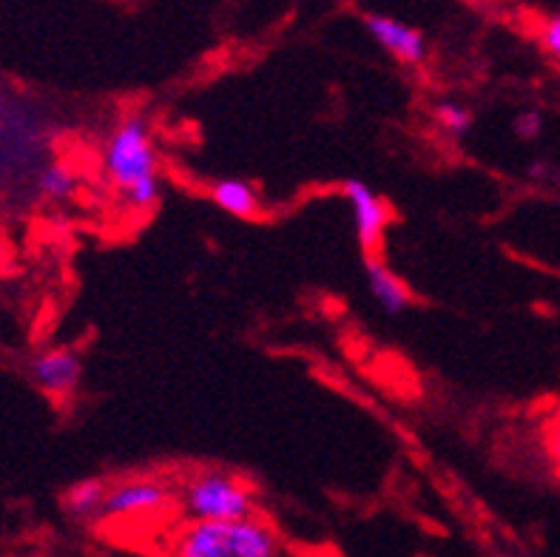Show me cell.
<instances>
[{
  "label": "cell",
  "mask_w": 560,
  "mask_h": 557,
  "mask_svg": "<svg viewBox=\"0 0 560 557\" xmlns=\"http://www.w3.org/2000/svg\"><path fill=\"white\" fill-rule=\"evenodd\" d=\"M364 279H368L370 297L376 299L378 307H382L384 313L396 316V313L407 311V304H410V290H407L405 282H401L384 262H378L376 256L364 259Z\"/></svg>",
  "instance_id": "ba28073f"
},
{
  "label": "cell",
  "mask_w": 560,
  "mask_h": 557,
  "mask_svg": "<svg viewBox=\"0 0 560 557\" xmlns=\"http://www.w3.org/2000/svg\"><path fill=\"white\" fill-rule=\"evenodd\" d=\"M364 28L370 37L382 46L390 57H396L398 63L419 66L427 57V40L424 32H419L410 23L390 18V14H364Z\"/></svg>",
  "instance_id": "277c9868"
},
{
  "label": "cell",
  "mask_w": 560,
  "mask_h": 557,
  "mask_svg": "<svg viewBox=\"0 0 560 557\" xmlns=\"http://www.w3.org/2000/svg\"><path fill=\"white\" fill-rule=\"evenodd\" d=\"M515 131H518V137H524V140H535V137L544 131V117H540L538 112H521L518 117H515Z\"/></svg>",
  "instance_id": "5bb4252c"
},
{
  "label": "cell",
  "mask_w": 560,
  "mask_h": 557,
  "mask_svg": "<svg viewBox=\"0 0 560 557\" xmlns=\"http://www.w3.org/2000/svg\"><path fill=\"white\" fill-rule=\"evenodd\" d=\"M78 188V177H74V171L63 163H51L40 171V177H37V190H40L46 199H69Z\"/></svg>",
  "instance_id": "8fae6325"
},
{
  "label": "cell",
  "mask_w": 560,
  "mask_h": 557,
  "mask_svg": "<svg viewBox=\"0 0 560 557\" xmlns=\"http://www.w3.org/2000/svg\"><path fill=\"white\" fill-rule=\"evenodd\" d=\"M544 444H547V452H549V459H552L555 469L560 473V416L547 427V438H544Z\"/></svg>",
  "instance_id": "9a60e30c"
},
{
  "label": "cell",
  "mask_w": 560,
  "mask_h": 557,
  "mask_svg": "<svg viewBox=\"0 0 560 557\" xmlns=\"http://www.w3.org/2000/svg\"><path fill=\"white\" fill-rule=\"evenodd\" d=\"M435 123H439L447 135L453 137H464L472 128V112L462 103H441L435 108Z\"/></svg>",
  "instance_id": "7c38bea8"
},
{
  "label": "cell",
  "mask_w": 560,
  "mask_h": 557,
  "mask_svg": "<svg viewBox=\"0 0 560 557\" xmlns=\"http://www.w3.org/2000/svg\"><path fill=\"white\" fill-rule=\"evenodd\" d=\"M28 375L46 393L69 395L83 379V359L71 347H55V350L35 356Z\"/></svg>",
  "instance_id": "52a82bcc"
},
{
  "label": "cell",
  "mask_w": 560,
  "mask_h": 557,
  "mask_svg": "<svg viewBox=\"0 0 560 557\" xmlns=\"http://www.w3.org/2000/svg\"><path fill=\"white\" fill-rule=\"evenodd\" d=\"M211 199L231 217L250 219L259 211V194L245 179H217L211 185Z\"/></svg>",
  "instance_id": "9c48e42d"
},
{
  "label": "cell",
  "mask_w": 560,
  "mask_h": 557,
  "mask_svg": "<svg viewBox=\"0 0 560 557\" xmlns=\"http://www.w3.org/2000/svg\"><path fill=\"white\" fill-rule=\"evenodd\" d=\"M345 199H348L350 211H353L355 236H359L362 247L373 251L382 242V233L387 228L390 213H387L376 190L370 188L368 183H362V179H348L345 183Z\"/></svg>",
  "instance_id": "8992f818"
},
{
  "label": "cell",
  "mask_w": 560,
  "mask_h": 557,
  "mask_svg": "<svg viewBox=\"0 0 560 557\" xmlns=\"http://www.w3.org/2000/svg\"><path fill=\"white\" fill-rule=\"evenodd\" d=\"M540 43H544V49L560 60V12L552 14L544 26H540Z\"/></svg>",
  "instance_id": "4fadbf2b"
},
{
  "label": "cell",
  "mask_w": 560,
  "mask_h": 557,
  "mask_svg": "<svg viewBox=\"0 0 560 557\" xmlns=\"http://www.w3.org/2000/svg\"><path fill=\"white\" fill-rule=\"evenodd\" d=\"M183 509L191 521H245L256 518V495L231 475L202 473L183 487Z\"/></svg>",
  "instance_id": "3957f363"
},
{
  "label": "cell",
  "mask_w": 560,
  "mask_h": 557,
  "mask_svg": "<svg viewBox=\"0 0 560 557\" xmlns=\"http://www.w3.org/2000/svg\"><path fill=\"white\" fill-rule=\"evenodd\" d=\"M108 498V487L103 480H80L66 492V512L80 521H92L103 515Z\"/></svg>",
  "instance_id": "30bf717a"
},
{
  "label": "cell",
  "mask_w": 560,
  "mask_h": 557,
  "mask_svg": "<svg viewBox=\"0 0 560 557\" xmlns=\"http://www.w3.org/2000/svg\"><path fill=\"white\" fill-rule=\"evenodd\" d=\"M103 171L126 208L151 211L163 194L151 126L142 117H126L103 146Z\"/></svg>",
  "instance_id": "6da1fadb"
},
{
  "label": "cell",
  "mask_w": 560,
  "mask_h": 557,
  "mask_svg": "<svg viewBox=\"0 0 560 557\" xmlns=\"http://www.w3.org/2000/svg\"><path fill=\"white\" fill-rule=\"evenodd\" d=\"M171 557H284L282 537L259 518L191 521L174 541Z\"/></svg>",
  "instance_id": "7a4b0ae2"
},
{
  "label": "cell",
  "mask_w": 560,
  "mask_h": 557,
  "mask_svg": "<svg viewBox=\"0 0 560 557\" xmlns=\"http://www.w3.org/2000/svg\"><path fill=\"white\" fill-rule=\"evenodd\" d=\"M168 503V487L160 480L140 478V480H122L117 487L108 489L106 518H131V515H149Z\"/></svg>",
  "instance_id": "5b68a950"
}]
</instances>
